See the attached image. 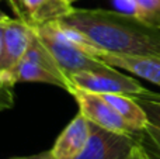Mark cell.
Masks as SVG:
<instances>
[{
	"label": "cell",
	"mask_w": 160,
	"mask_h": 159,
	"mask_svg": "<svg viewBox=\"0 0 160 159\" xmlns=\"http://www.w3.org/2000/svg\"><path fill=\"white\" fill-rule=\"evenodd\" d=\"M62 21L83 31L102 51L160 58V28L132 14L73 7Z\"/></svg>",
	"instance_id": "cell-1"
},
{
	"label": "cell",
	"mask_w": 160,
	"mask_h": 159,
	"mask_svg": "<svg viewBox=\"0 0 160 159\" xmlns=\"http://www.w3.org/2000/svg\"><path fill=\"white\" fill-rule=\"evenodd\" d=\"M31 27L68 78L72 76L73 73L83 72V70H105L111 68L105 62L88 55L87 52L80 49L78 45L65 38L55 25V23L31 25Z\"/></svg>",
	"instance_id": "cell-2"
},
{
	"label": "cell",
	"mask_w": 160,
	"mask_h": 159,
	"mask_svg": "<svg viewBox=\"0 0 160 159\" xmlns=\"http://www.w3.org/2000/svg\"><path fill=\"white\" fill-rule=\"evenodd\" d=\"M70 85L73 89L86 90L98 95L117 93V95L136 96L146 92L138 80L131 76L118 72L117 68H108L105 70H83L69 76Z\"/></svg>",
	"instance_id": "cell-3"
},
{
	"label": "cell",
	"mask_w": 160,
	"mask_h": 159,
	"mask_svg": "<svg viewBox=\"0 0 160 159\" xmlns=\"http://www.w3.org/2000/svg\"><path fill=\"white\" fill-rule=\"evenodd\" d=\"M138 144L133 134H119L91 123V135L84 151L75 159H128Z\"/></svg>",
	"instance_id": "cell-4"
},
{
	"label": "cell",
	"mask_w": 160,
	"mask_h": 159,
	"mask_svg": "<svg viewBox=\"0 0 160 159\" xmlns=\"http://www.w3.org/2000/svg\"><path fill=\"white\" fill-rule=\"evenodd\" d=\"M70 95L79 104V110L90 123L105 128L108 131L119 134H133L128 123L114 110V107L98 93H91L86 90L73 89Z\"/></svg>",
	"instance_id": "cell-5"
},
{
	"label": "cell",
	"mask_w": 160,
	"mask_h": 159,
	"mask_svg": "<svg viewBox=\"0 0 160 159\" xmlns=\"http://www.w3.org/2000/svg\"><path fill=\"white\" fill-rule=\"evenodd\" d=\"M91 135V123L79 113L55 141L51 152L56 159H75L79 156Z\"/></svg>",
	"instance_id": "cell-6"
},
{
	"label": "cell",
	"mask_w": 160,
	"mask_h": 159,
	"mask_svg": "<svg viewBox=\"0 0 160 159\" xmlns=\"http://www.w3.org/2000/svg\"><path fill=\"white\" fill-rule=\"evenodd\" d=\"M96 58L105 62L110 66H114L117 69H125L128 72H132L138 78L160 86V58L114 54L102 49L97 52Z\"/></svg>",
	"instance_id": "cell-7"
},
{
	"label": "cell",
	"mask_w": 160,
	"mask_h": 159,
	"mask_svg": "<svg viewBox=\"0 0 160 159\" xmlns=\"http://www.w3.org/2000/svg\"><path fill=\"white\" fill-rule=\"evenodd\" d=\"M32 39V27L27 21L8 17L4 25V59H3L4 69H11L21 61Z\"/></svg>",
	"instance_id": "cell-8"
},
{
	"label": "cell",
	"mask_w": 160,
	"mask_h": 159,
	"mask_svg": "<svg viewBox=\"0 0 160 159\" xmlns=\"http://www.w3.org/2000/svg\"><path fill=\"white\" fill-rule=\"evenodd\" d=\"M11 72L16 76L17 82H30V83H47L58 86L66 92H72V85L66 76L51 70L49 68L41 64L32 62L30 59L22 58L16 66L11 68Z\"/></svg>",
	"instance_id": "cell-9"
},
{
	"label": "cell",
	"mask_w": 160,
	"mask_h": 159,
	"mask_svg": "<svg viewBox=\"0 0 160 159\" xmlns=\"http://www.w3.org/2000/svg\"><path fill=\"white\" fill-rule=\"evenodd\" d=\"M101 96L114 107V110L127 121L128 126L132 130L141 131L149 126V120H148L143 107L132 96L117 95V93H107V95Z\"/></svg>",
	"instance_id": "cell-10"
},
{
	"label": "cell",
	"mask_w": 160,
	"mask_h": 159,
	"mask_svg": "<svg viewBox=\"0 0 160 159\" xmlns=\"http://www.w3.org/2000/svg\"><path fill=\"white\" fill-rule=\"evenodd\" d=\"M72 8V3H69L68 0H47L38 10L28 17L27 23L31 25H42L58 21L65 18Z\"/></svg>",
	"instance_id": "cell-11"
},
{
	"label": "cell",
	"mask_w": 160,
	"mask_h": 159,
	"mask_svg": "<svg viewBox=\"0 0 160 159\" xmlns=\"http://www.w3.org/2000/svg\"><path fill=\"white\" fill-rule=\"evenodd\" d=\"M132 97L143 107L149 123L160 128V93L146 90V92L132 96Z\"/></svg>",
	"instance_id": "cell-12"
},
{
	"label": "cell",
	"mask_w": 160,
	"mask_h": 159,
	"mask_svg": "<svg viewBox=\"0 0 160 159\" xmlns=\"http://www.w3.org/2000/svg\"><path fill=\"white\" fill-rule=\"evenodd\" d=\"M135 17L141 21L160 28V0H133Z\"/></svg>",
	"instance_id": "cell-13"
},
{
	"label": "cell",
	"mask_w": 160,
	"mask_h": 159,
	"mask_svg": "<svg viewBox=\"0 0 160 159\" xmlns=\"http://www.w3.org/2000/svg\"><path fill=\"white\" fill-rule=\"evenodd\" d=\"M135 135L139 142L143 145V148L148 151L150 158L160 159V128L149 123V126L145 130L135 131Z\"/></svg>",
	"instance_id": "cell-14"
},
{
	"label": "cell",
	"mask_w": 160,
	"mask_h": 159,
	"mask_svg": "<svg viewBox=\"0 0 160 159\" xmlns=\"http://www.w3.org/2000/svg\"><path fill=\"white\" fill-rule=\"evenodd\" d=\"M18 83L10 69H0V110H7L14 103V85Z\"/></svg>",
	"instance_id": "cell-15"
},
{
	"label": "cell",
	"mask_w": 160,
	"mask_h": 159,
	"mask_svg": "<svg viewBox=\"0 0 160 159\" xmlns=\"http://www.w3.org/2000/svg\"><path fill=\"white\" fill-rule=\"evenodd\" d=\"M47 0H20V6H21L22 14H24V21H28V17L37 11Z\"/></svg>",
	"instance_id": "cell-16"
},
{
	"label": "cell",
	"mask_w": 160,
	"mask_h": 159,
	"mask_svg": "<svg viewBox=\"0 0 160 159\" xmlns=\"http://www.w3.org/2000/svg\"><path fill=\"white\" fill-rule=\"evenodd\" d=\"M8 16L0 20V69H4L3 66V59H4V25Z\"/></svg>",
	"instance_id": "cell-17"
},
{
	"label": "cell",
	"mask_w": 160,
	"mask_h": 159,
	"mask_svg": "<svg viewBox=\"0 0 160 159\" xmlns=\"http://www.w3.org/2000/svg\"><path fill=\"white\" fill-rule=\"evenodd\" d=\"M10 159H56L52 155V152L47 151V152H42V154H37V155H31V156H21V158H10Z\"/></svg>",
	"instance_id": "cell-18"
},
{
	"label": "cell",
	"mask_w": 160,
	"mask_h": 159,
	"mask_svg": "<svg viewBox=\"0 0 160 159\" xmlns=\"http://www.w3.org/2000/svg\"><path fill=\"white\" fill-rule=\"evenodd\" d=\"M14 13L17 14V18L24 20V14H22L21 6H20V0H16V7H14Z\"/></svg>",
	"instance_id": "cell-19"
},
{
	"label": "cell",
	"mask_w": 160,
	"mask_h": 159,
	"mask_svg": "<svg viewBox=\"0 0 160 159\" xmlns=\"http://www.w3.org/2000/svg\"><path fill=\"white\" fill-rule=\"evenodd\" d=\"M8 3H10V6H11V8L14 10V7H16V0H7Z\"/></svg>",
	"instance_id": "cell-20"
},
{
	"label": "cell",
	"mask_w": 160,
	"mask_h": 159,
	"mask_svg": "<svg viewBox=\"0 0 160 159\" xmlns=\"http://www.w3.org/2000/svg\"><path fill=\"white\" fill-rule=\"evenodd\" d=\"M0 2H2V0H0ZM6 16H7V14H4V13H3V11H2V8H0V20H2V18H4Z\"/></svg>",
	"instance_id": "cell-21"
},
{
	"label": "cell",
	"mask_w": 160,
	"mask_h": 159,
	"mask_svg": "<svg viewBox=\"0 0 160 159\" xmlns=\"http://www.w3.org/2000/svg\"><path fill=\"white\" fill-rule=\"evenodd\" d=\"M69 3H75V2H78V0H68Z\"/></svg>",
	"instance_id": "cell-22"
}]
</instances>
